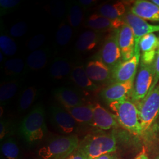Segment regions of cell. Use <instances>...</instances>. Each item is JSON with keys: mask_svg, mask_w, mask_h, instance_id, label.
<instances>
[{"mask_svg": "<svg viewBox=\"0 0 159 159\" xmlns=\"http://www.w3.org/2000/svg\"><path fill=\"white\" fill-rule=\"evenodd\" d=\"M19 82L14 80L3 83L0 87V102L1 106L7 104L8 102L16 95L19 88Z\"/></svg>", "mask_w": 159, "mask_h": 159, "instance_id": "26", "label": "cell"}, {"mask_svg": "<svg viewBox=\"0 0 159 159\" xmlns=\"http://www.w3.org/2000/svg\"><path fill=\"white\" fill-rule=\"evenodd\" d=\"M66 6L62 1H55L50 5V11L52 15L57 18L63 17L66 12Z\"/></svg>", "mask_w": 159, "mask_h": 159, "instance_id": "36", "label": "cell"}, {"mask_svg": "<svg viewBox=\"0 0 159 159\" xmlns=\"http://www.w3.org/2000/svg\"><path fill=\"white\" fill-rule=\"evenodd\" d=\"M159 159V157H157V159Z\"/></svg>", "mask_w": 159, "mask_h": 159, "instance_id": "44", "label": "cell"}, {"mask_svg": "<svg viewBox=\"0 0 159 159\" xmlns=\"http://www.w3.org/2000/svg\"><path fill=\"white\" fill-rule=\"evenodd\" d=\"M87 75L95 83H103L111 79V70L98 58L90 60L85 67Z\"/></svg>", "mask_w": 159, "mask_h": 159, "instance_id": "17", "label": "cell"}, {"mask_svg": "<svg viewBox=\"0 0 159 159\" xmlns=\"http://www.w3.org/2000/svg\"><path fill=\"white\" fill-rule=\"evenodd\" d=\"M125 4L121 2L102 5L98 10V14L111 20L120 19L125 13Z\"/></svg>", "mask_w": 159, "mask_h": 159, "instance_id": "23", "label": "cell"}, {"mask_svg": "<svg viewBox=\"0 0 159 159\" xmlns=\"http://www.w3.org/2000/svg\"><path fill=\"white\" fill-rule=\"evenodd\" d=\"M3 54L2 53V52H0V62L1 63L2 61H3V60H4V56H3Z\"/></svg>", "mask_w": 159, "mask_h": 159, "instance_id": "43", "label": "cell"}, {"mask_svg": "<svg viewBox=\"0 0 159 159\" xmlns=\"http://www.w3.org/2000/svg\"><path fill=\"white\" fill-rule=\"evenodd\" d=\"M134 159H148L146 150L144 148H143L142 151L139 153Z\"/></svg>", "mask_w": 159, "mask_h": 159, "instance_id": "40", "label": "cell"}, {"mask_svg": "<svg viewBox=\"0 0 159 159\" xmlns=\"http://www.w3.org/2000/svg\"><path fill=\"white\" fill-rule=\"evenodd\" d=\"M64 108L77 123L91 125L93 117V104H84L74 107Z\"/></svg>", "mask_w": 159, "mask_h": 159, "instance_id": "21", "label": "cell"}, {"mask_svg": "<svg viewBox=\"0 0 159 159\" xmlns=\"http://www.w3.org/2000/svg\"><path fill=\"white\" fill-rule=\"evenodd\" d=\"M119 125L113 113L109 112L98 103L93 105V117L91 126L102 130H108L117 128Z\"/></svg>", "mask_w": 159, "mask_h": 159, "instance_id": "14", "label": "cell"}, {"mask_svg": "<svg viewBox=\"0 0 159 159\" xmlns=\"http://www.w3.org/2000/svg\"><path fill=\"white\" fill-rule=\"evenodd\" d=\"M28 26L26 23L20 21L13 25L10 30V34L13 37H20L26 34Z\"/></svg>", "mask_w": 159, "mask_h": 159, "instance_id": "34", "label": "cell"}, {"mask_svg": "<svg viewBox=\"0 0 159 159\" xmlns=\"http://www.w3.org/2000/svg\"><path fill=\"white\" fill-rule=\"evenodd\" d=\"M73 30L71 25L66 23H62L59 26L56 34V41L59 46H66L71 40Z\"/></svg>", "mask_w": 159, "mask_h": 159, "instance_id": "29", "label": "cell"}, {"mask_svg": "<svg viewBox=\"0 0 159 159\" xmlns=\"http://www.w3.org/2000/svg\"><path fill=\"white\" fill-rule=\"evenodd\" d=\"M37 94L38 90L35 87H29L25 89L19 98L18 111L22 113L28 110L35 100Z\"/></svg>", "mask_w": 159, "mask_h": 159, "instance_id": "27", "label": "cell"}, {"mask_svg": "<svg viewBox=\"0 0 159 159\" xmlns=\"http://www.w3.org/2000/svg\"><path fill=\"white\" fill-rule=\"evenodd\" d=\"M131 12L144 20L159 21V7L151 1H136L131 8Z\"/></svg>", "mask_w": 159, "mask_h": 159, "instance_id": "18", "label": "cell"}, {"mask_svg": "<svg viewBox=\"0 0 159 159\" xmlns=\"http://www.w3.org/2000/svg\"><path fill=\"white\" fill-rule=\"evenodd\" d=\"M20 0H1L0 1V13L1 16H4L14 11L21 4Z\"/></svg>", "mask_w": 159, "mask_h": 159, "instance_id": "33", "label": "cell"}, {"mask_svg": "<svg viewBox=\"0 0 159 159\" xmlns=\"http://www.w3.org/2000/svg\"><path fill=\"white\" fill-rule=\"evenodd\" d=\"M135 79L124 83H114L104 89L101 97L108 104L127 99L131 95Z\"/></svg>", "mask_w": 159, "mask_h": 159, "instance_id": "11", "label": "cell"}, {"mask_svg": "<svg viewBox=\"0 0 159 159\" xmlns=\"http://www.w3.org/2000/svg\"><path fill=\"white\" fill-rule=\"evenodd\" d=\"M1 159H21L20 148L14 140L10 137L1 143Z\"/></svg>", "mask_w": 159, "mask_h": 159, "instance_id": "24", "label": "cell"}, {"mask_svg": "<svg viewBox=\"0 0 159 159\" xmlns=\"http://www.w3.org/2000/svg\"><path fill=\"white\" fill-rule=\"evenodd\" d=\"M69 24L72 28H77L83 23L84 19L83 8L79 2L71 4L68 10Z\"/></svg>", "mask_w": 159, "mask_h": 159, "instance_id": "28", "label": "cell"}, {"mask_svg": "<svg viewBox=\"0 0 159 159\" xmlns=\"http://www.w3.org/2000/svg\"><path fill=\"white\" fill-rule=\"evenodd\" d=\"M79 145L75 135L57 136L50 139L38 151L40 159H66Z\"/></svg>", "mask_w": 159, "mask_h": 159, "instance_id": "4", "label": "cell"}, {"mask_svg": "<svg viewBox=\"0 0 159 159\" xmlns=\"http://www.w3.org/2000/svg\"><path fill=\"white\" fill-rule=\"evenodd\" d=\"M66 159H88L83 153L78 148L74 150L72 153L70 154Z\"/></svg>", "mask_w": 159, "mask_h": 159, "instance_id": "38", "label": "cell"}, {"mask_svg": "<svg viewBox=\"0 0 159 159\" xmlns=\"http://www.w3.org/2000/svg\"><path fill=\"white\" fill-rule=\"evenodd\" d=\"M143 134L148 130L159 115V85L140 101L138 106Z\"/></svg>", "mask_w": 159, "mask_h": 159, "instance_id": "5", "label": "cell"}, {"mask_svg": "<svg viewBox=\"0 0 159 159\" xmlns=\"http://www.w3.org/2000/svg\"><path fill=\"white\" fill-rule=\"evenodd\" d=\"M140 63V49L135 51L131 59L121 61L111 71V80L114 83H124L135 79L137 70Z\"/></svg>", "mask_w": 159, "mask_h": 159, "instance_id": "9", "label": "cell"}, {"mask_svg": "<svg viewBox=\"0 0 159 159\" xmlns=\"http://www.w3.org/2000/svg\"><path fill=\"white\" fill-rule=\"evenodd\" d=\"M109 107L120 125L134 135L143 134L139 110L134 103L125 99L111 102Z\"/></svg>", "mask_w": 159, "mask_h": 159, "instance_id": "3", "label": "cell"}, {"mask_svg": "<svg viewBox=\"0 0 159 159\" xmlns=\"http://www.w3.org/2000/svg\"><path fill=\"white\" fill-rule=\"evenodd\" d=\"M96 159H120L118 156L114 153H112L106 154L104 155H102V156L98 157Z\"/></svg>", "mask_w": 159, "mask_h": 159, "instance_id": "41", "label": "cell"}, {"mask_svg": "<svg viewBox=\"0 0 159 159\" xmlns=\"http://www.w3.org/2000/svg\"><path fill=\"white\" fill-rule=\"evenodd\" d=\"M49 117L54 129L64 136L74 135L78 130V123L63 107L52 105L49 108Z\"/></svg>", "mask_w": 159, "mask_h": 159, "instance_id": "6", "label": "cell"}, {"mask_svg": "<svg viewBox=\"0 0 159 159\" xmlns=\"http://www.w3.org/2000/svg\"><path fill=\"white\" fill-rule=\"evenodd\" d=\"M159 38L154 33L143 37L139 43L140 63L150 65L154 63L159 50Z\"/></svg>", "mask_w": 159, "mask_h": 159, "instance_id": "13", "label": "cell"}, {"mask_svg": "<svg viewBox=\"0 0 159 159\" xmlns=\"http://www.w3.org/2000/svg\"><path fill=\"white\" fill-rule=\"evenodd\" d=\"M0 48L2 54L7 56H12L17 52V44L11 38L6 34L0 35Z\"/></svg>", "mask_w": 159, "mask_h": 159, "instance_id": "31", "label": "cell"}, {"mask_svg": "<svg viewBox=\"0 0 159 159\" xmlns=\"http://www.w3.org/2000/svg\"><path fill=\"white\" fill-rule=\"evenodd\" d=\"M19 133L29 146L35 145L45 137L47 127L42 104H37L23 119L19 126Z\"/></svg>", "mask_w": 159, "mask_h": 159, "instance_id": "1", "label": "cell"}, {"mask_svg": "<svg viewBox=\"0 0 159 159\" xmlns=\"http://www.w3.org/2000/svg\"><path fill=\"white\" fill-rule=\"evenodd\" d=\"M117 41L122 56V61L131 59L134 55V35L130 27L127 24L117 30Z\"/></svg>", "mask_w": 159, "mask_h": 159, "instance_id": "12", "label": "cell"}, {"mask_svg": "<svg viewBox=\"0 0 159 159\" xmlns=\"http://www.w3.org/2000/svg\"><path fill=\"white\" fill-rule=\"evenodd\" d=\"M154 75V64L148 65L140 63L131 95L133 101L140 102L148 95L153 83Z\"/></svg>", "mask_w": 159, "mask_h": 159, "instance_id": "7", "label": "cell"}, {"mask_svg": "<svg viewBox=\"0 0 159 159\" xmlns=\"http://www.w3.org/2000/svg\"><path fill=\"white\" fill-rule=\"evenodd\" d=\"M96 2V1L94 0H79V4L83 9H85L93 6Z\"/></svg>", "mask_w": 159, "mask_h": 159, "instance_id": "39", "label": "cell"}, {"mask_svg": "<svg viewBox=\"0 0 159 159\" xmlns=\"http://www.w3.org/2000/svg\"><path fill=\"white\" fill-rule=\"evenodd\" d=\"M24 69V63L21 58H12L4 63L6 74L9 76L17 77L21 75Z\"/></svg>", "mask_w": 159, "mask_h": 159, "instance_id": "30", "label": "cell"}, {"mask_svg": "<svg viewBox=\"0 0 159 159\" xmlns=\"http://www.w3.org/2000/svg\"><path fill=\"white\" fill-rule=\"evenodd\" d=\"M78 148L88 159H96L117 150V140L113 133L98 131L87 134L79 143Z\"/></svg>", "mask_w": 159, "mask_h": 159, "instance_id": "2", "label": "cell"}, {"mask_svg": "<svg viewBox=\"0 0 159 159\" xmlns=\"http://www.w3.org/2000/svg\"><path fill=\"white\" fill-rule=\"evenodd\" d=\"M154 75L152 87L148 91V94L153 90L155 87L157 85V83L159 81V50L157 51V57L154 63Z\"/></svg>", "mask_w": 159, "mask_h": 159, "instance_id": "37", "label": "cell"}, {"mask_svg": "<svg viewBox=\"0 0 159 159\" xmlns=\"http://www.w3.org/2000/svg\"><path fill=\"white\" fill-rule=\"evenodd\" d=\"M15 126L11 120L1 119L0 121V139L1 142L6 139L12 137L14 134Z\"/></svg>", "mask_w": 159, "mask_h": 159, "instance_id": "32", "label": "cell"}, {"mask_svg": "<svg viewBox=\"0 0 159 159\" xmlns=\"http://www.w3.org/2000/svg\"><path fill=\"white\" fill-rule=\"evenodd\" d=\"M46 41V35L44 34H37L32 37L27 44L29 50L35 51L39 50L41 46Z\"/></svg>", "mask_w": 159, "mask_h": 159, "instance_id": "35", "label": "cell"}, {"mask_svg": "<svg viewBox=\"0 0 159 159\" xmlns=\"http://www.w3.org/2000/svg\"><path fill=\"white\" fill-rule=\"evenodd\" d=\"M123 21L132 29L134 35L135 51L139 49L141 39L147 34L159 31V25H154L148 23L146 20L131 13L127 12L123 17Z\"/></svg>", "mask_w": 159, "mask_h": 159, "instance_id": "10", "label": "cell"}, {"mask_svg": "<svg viewBox=\"0 0 159 159\" xmlns=\"http://www.w3.org/2000/svg\"><path fill=\"white\" fill-rule=\"evenodd\" d=\"M48 53L46 49L33 51L27 58V66L31 70H39L44 68L48 62Z\"/></svg>", "mask_w": 159, "mask_h": 159, "instance_id": "25", "label": "cell"}, {"mask_svg": "<svg viewBox=\"0 0 159 159\" xmlns=\"http://www.w3.org/2000/svg\"><path fill=\"white\" fill-rule=\"evenodd\" d=\"M154 4H155L156 6H158L159 7V0H152V1H151Z\"/></svg>", "mask_w": 159, "mask_h": 159, "instance_id": "42", "label": "cell"}, {"mask_svg": "<svg viewBox=\"0 0 159 159\" xmlns=\"http://www.w3.org/2000/svg\"><path fill=\"white\" fill-rule=\"evenodd\" d=\"M73 70L71 63L61 57L56 58L51 63L50 74L54 79H63L71 74Z\"/></svg>", "mask_w": 159, "mask_h": 159, "instance_id": "22", "label": "cell"}, {"mask_svg": "<svg viewBox=\"0 0 159 159\" xmlns=\"http://www.w3.org/2000/svg\"><path fill=\"white\" fill-rule=\"evenodd\" d=\"M102 34L92 30H87L80 34L75 44L78 51L89 52L93 51L98 46L102 40Z\"/></svg>", "mask_w": 159, "mask_h": 159, "instance_id": "19", "label": "cell"}, {"mask_svg": "<svg viewBox=\"0 0 159 159\" xmlns=\"http://www.w3.org/2000/svg\"><path fill=\"white\" fill-rule=\"evenodd\" d=\"M117 30L105 40L98 57L111 71L122 61L117 41Z\"/></svg>", "mask_w": 159, "mask_h": 159, "instance_id": "8", "label": "cell"}, {"mask_svg": "<svg viewBox=\"0 0 159 159\" xmlns=\"http://www.w3.org/2000/svg\"><path fill=\"white\" fill-rule=\"evenodd\" d=\"M125 24L121 18L111 20L102 15L95 13L93 14L85 20V27L92 30L102 32L108 30H117Z\"/></svg>", "mask_w": 159, "mask_h": 159, "instance_id": "16", "label": "cell"}, {"mask_svg": "<svg viewBox=\"0 0 159 159\" xmlns=\"http://www.w3.org/2000/svg\"><path fill=\"white\" fill-rule=\"evenodd\" d=\"M70 77L74 84L84 90L96 91L98 89V85L87 75L83 65L75 66L73 68Z\"/></svg>", "mask_w": 159, "mask_h": 159, "instance_id": "20", "label": "cell"}, {"mask_svg": "<svg viewBox=\"0 0 159 159\" xmlns=\"http://www.w3.org/2000/svg\"><path fill=\"white\" fill-rule=\"evenodd\" d=\"M55 98L64 108H71L85 104L83 97L77 90L61 87L53 91Z\"/></svg>", "mask_w": 159, "mask_h": 159, "instance_id": "15", "label": "cell"}]
</instances>
